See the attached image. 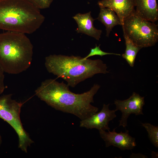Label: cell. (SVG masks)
Masks as SVG:
<instances>
[{
    "instance_id": "8992f818",
    "label": "cell",
    "mask_w": 158,
    "mask_h": 158,
    "mask_svg": "<svg viewBox=\"0 0 158 158\" xmlns=\"http://www.w3.org/2000/svg\"><path fill=\"white\" fill-rule=\"evenodd\" d=\"M12 94L0 96V118L7 122L14 129L18 138V147L25 153L34 141L23 127L20 118L22 105L12 98Z\"/></svg>"
},
{
    "instance_id": "ba28073f",
    "label": "cell",
    "mask_w": 158,
    "mask_h": 158,
    "mask_svg": "<svg viewBox=\"0 0 158 158\" xmlns=\"http://www.w3.org/2000/svg\"><path fill=\"white\" fill-rule=\"evenodd\" d=\"M109 104H103L102 109L99 112L81 120L80 126L87 129L96 128L99 131L106 130L109 131L110 130L109 126V122L116 116L115 110L109 109Z\"/></svg>"
},
{
    "instance_id": "30bf717a",
    "label": "cell",
    "mask_w": 158,
    "mask_h": 158,
    "mask_svg": "<svg viewBox=\"0 0 158 158\" xmlns=\"http://www.w3.org/2000/svg\"><path fill=\"white\" fill-rule=\"evenodd\" d=\"M97 4L100 8H108L118 17L122 26L125 19L135 12V0H102Z\"/></svg>"
},
{
    "instance_id": "ffe728a7",
    "label": "cell",
    "mask_w": 158,
    "mask_h": 158,
    "mask_svg": "<svg viewBox=\"0 0 158 158\" xmlns=\"http://www.w3.org/2000/svg\"><path fill=\"white\" fill-rule=\"evenodd\" d=\"M2 138L1 135H0V147L1 146V145L2 143Z\"/></svg>"
},
{
    "instance_id": "2e32d148",
    "label": "cell",
    "mask_w": 158,
    "mask_h": 158,
    "mask_svg": "<svg viewBox=\"0 0 158 158\" xmlns=\"http://www.w3.org/2000/svg\"><path fill=\"white\" fill-rule=\"evenodd\" d=\"M107 55H114L117 56H121V54H118L104 52L100 48V45L97 46L96 44L95 47L94 48H91L89 53L86 56L84 57L83 58L84 59H86L90 56L95 55H99L102 57Z\"/></svg>"
},
{
    "instance_id": "277c9868",
    "label": "cell",
    "mask_w": 158,
    "mask_h": 158,
    "mask_svg": "<svg viewBox=\"0 0 158 158\" xmlns=\"http://www.w3.org/2000/svg\"><path fill=\"white\" fill-rule=\"evenodd\" d=\"M33 54V45L25 34H0V65L4 72L17 74L25 71L31 65Z\"/></svg>"
},
{
    "instance_id": "4fadbf2b",
    "label": "cell",
    "mask_w": 158,
    "mask_h": 158,
    "mask_svg": "<svg viewBox=\"0 0 158 158\" xmlns=\"http://www.w3.org/2000/svg\"><path fill=\"white\" fill-rule=\"evenodd\" d=\"M100 8V12L97 19L105 26L106 36L109 37L114 26L118 25H121L120 20L116 13L111 9L108 8Z\"/></svg>"
},
{
    "instance_id": "d6986e66",
    "label": "cell",
    "mask_w": 158,
    "mask_h": 158,
    "mask_svg": "<svg viewBox=\"0 0 158 158\" xmlns=\"http://www.w3.org/2000/svg\"><path fill=\"white\" fill-rule=\"evenodd\" d=\"M130 157V158H147V156L140 154H139V153L135 154L132 153V154L131 155Z\"/></svg>"
},
{
    "instance_id": "7a4b0ae2",
    "label": "cell",
    "mask_w": 158,
    "mask_h": 158,
    "mask_svg": "<svg viewBox=\"0 0 158 158\" xmlns=\"http://www.w3.org/2000/svg\"><path fill=\"white\" fill-rule=\"evenodd\" d=\"M45 65L49 72L62 78L72 87L95 74L109 73L102 60L79 56L51 55L45 58Z\"/></svg>"
},
{
    "instance_id": "7c38bea8",
    "label": "cell",
    "mask_w": 158,
    "mask_h": 158,
    "mask_svg": "<svg viewBox=\"0 0 158 158\" xmlns=\"http://www.w3.org/2000/svg\"><path fill=\"white\" fill-rule=\"evenodd\" d=\"M135 13L141 18L154 22L158 19L157 0H135Z\"/></svg>"
},
{
    "instance_id": "ac0fdd59",
    "label": "cell",
    "mask_w": 158,
    "mask_h": 158,
    "mask_svg": "<svg viewBox=\"0 0 158 158\" xmlns=\"http://www.w3.org/2000/svg\"><path fill=\"white\" fill-rule=\"evenodd\" d=\"M4 71L0 65V95L4 92L5 89L4 83Z\"/></svg>"
},
{
    "instance_id": "3957f363",
    "label": "cell",
    "mask_w": 158,
    "mask_h": 158,
    "mask_svg": "<svg viewBox=\"0 0 158 158\" xmlns=\"http://www.w3.org/2000/svg\"><path fill=\"white\" fill-rule=\"evenodd\" d=\"M45 19L40 9L27 0H0V29L30 34Z\"/></svg>"
},
{
    "instance_id": "6da1fadb",
    "label": "cell",
    "mask_w": 158,
    "mask_h": 158,
    "mask_svg": "<svg viewBox=\"0 0 158 158\" xmlns=\"http://www.w3.org/2000/svg\"><path fill=\"white\" fill-rule=\"evenodd\" d=\"M69 86L63 82L47 79L43 81L35 90L36 95L41 100L55 109L70 113L81 120L97 113L98 108L91 104L100 86L95 84L90 89L81 94L71 92Z\"/></svg>"
},
{
    "instance_id": "9a60e30c",
    "label": "cell",
    "mask_w": 158,
    "mask_h": 158,
    "mask_svg": "<svg viewBox=\"0 0 158 158\" xmlns=\"http://www.w3.org/2000/svg\"><path fill=\"white\" fill-rule=\"evenodd\" d=\"M148 133V137L152 143L156 148L158 147V127L150 123H141Z\"/></svg>"
},
{
    "instance_id": "52a82bcc",
    "label": "cell",
    "mask_w": 158,
    "mask_h": 158,
    "mask_svg": "<svg viewBox=\"0 0 158 158\" xmlns=\"http://www.w3.org/2000/svg\"><path fill=\"white\" fill-rule=\"evenodd\" d=\"M145 104L144 97L135 92L127 99L123 100L116 99L114 102L116 106L115 110H120L122 113L119 121V126H122L125 128L127 126V119L131 114L136 115H143V107Z\"/></svg>"
},
{
    "instance_id": "5b68a950",
    "label": "cell",
    "mask_w": 158,
    "mask_h": 158,
    "mask_svg": "<svg viewBox=\"0 0 158 158\" xmlns=\"http://www.w3.org/2000/svg\"><path fill=\"white\" fill-rule=\"evenodd\" d=\"M122 27L123 32L142 48L154 46L158 42L157 25L141 18L135 12L125 20Z\"/></svg>"
},
{
    "instance_id": "9c48e42d",
    "label": "cell",
    "mask_w": 158,
    "mask_h": 158,
    "mask_svg": "<svg viewBox=\"0 0 158 158\" xmlns=\"http://www.w3.org/2000/svg\"><path fill=\"white\" fill-rule=\"evenodd\" d=\"M114 128L112 131L99 130L101 137L105 142L106 147L112 145L117 147L121 150H131L136 145L135 138L130 136L129 131L126 130L125 132L121 131L118 133Z\"/></svg>"
},
{
    "instance_id": "e0dca14e",
    "label": "cell",
    "mask_w": 158,
    "mask_h": 158,
    "mask_svg": "<svg viewBox=\"0 0 158 158\" xmlns=\"http://www.w3.org/2000/svg\"><path fill=\"white\" fill-rule=\"evenodd\" d=\"M27 0L39 9L49 8L53 1V0Z\"/></svg>"
},
{
    "instance_id": "8fae6325",
    "label": "cell",
    "mask_w": 158,
    "mask_h": 158,
    "mask_svg": "<svg viewBox=\"0 0 158 158\" xmlns=\"http://www.w3.org/2000/svg\"><path fill=\"white\" fill-rule=\"evenodd\" d=\"M77 23L78 27L75 30L78 33H81L99 40L101 37L102 30L96 28L93 23L95 19L91 16V12L87 13H78L73 17Z\"/></svg>"
},
{
    "instance_id": "5bb4252c",
    "label": "cell",
    "mask_w": 158,
    "mask_h": 158,
    "mask_svg": "<svg viewBox=\"0 0 158 158\" xmlns=\"http://www.w3.org/2000/svg\"><path fill=\"white\" fill-rule=\"evenodd\" d=\"M123 33L126 48L124 53L122 54V56L130 66L133 67L137 55L142 48L135 44L124 32Z\"/></svg>"
}]
</instances>
